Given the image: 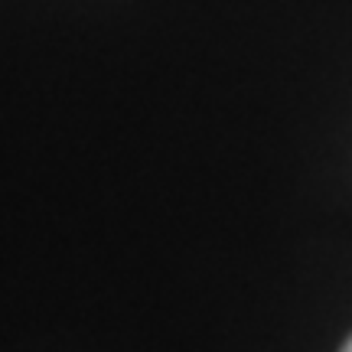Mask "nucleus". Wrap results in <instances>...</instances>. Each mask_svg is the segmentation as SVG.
Returning <instances> with one entry per match:
<instances>
[{"label": "nucleus", "mask_w": 352, "mask_h": 352, "mask_svg": "<svg viewBox=\"0 0 352 352\" xmlns=\"http://www.w3.org/2000/svg\"><path fill=\"white\" fill-rule=\"evenodd\" d=\"M342 352H352V340H349V342H346V346H342Z\"/></svg>", "instance_id": "f257e3e1"}]
</instances>
